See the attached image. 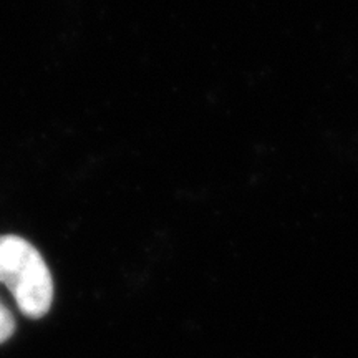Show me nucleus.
<instances>
[{
  "mask_svg": "<svg viewBox=\"0 0 358 358\" xmlns=\"http://www.w3.org/2000/svg\"><path fill=\"white\" fill-rule=\"evenodd\" d=\"M0 284L29 319H42L53 302V279L38 249L20 236H0Z\"/></svg>",
  "mask_w": 358,
  "mask_h": 358,
  "instance_id": "f257e3e1",
  "label": "nucleus"
},
{
  "mask_svg": "<svg viewBox=\"0 0 358 358\" xmlns=\"http://www.w3.org/2000/svg\"><path fill=\"white\" fill-rule=\"evenodd\" d=\"M15 317H13L10 308L6 306V302L0 299V345L12 338V335L15 334Z\"/></svg>",
  "mask_w": 358,
  "mask_h": 358,
  "instance_id": "f03ea898",
  "label": "nucleus"
}]
</instances>
